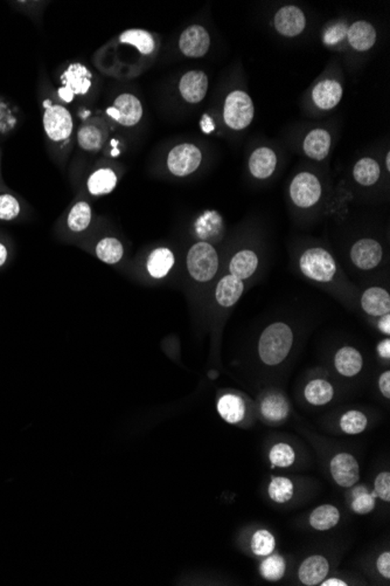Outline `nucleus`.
I'll list each match as a JSON object with an SVG mask.
<instances>
[{
    "mask_svg": "<svg viewBox=\"0 0 390 586\" xmlns=\"http://www.w3.org/2000/svg\"><path fill=\"white\" fill-rule=\"evenodd\" d=\"M294 334L290 327L282 322L269 325L260 335L258 352L262 362L275 367L283 362L290 352Z\"/></svg>",
    "mask_w": 390,
    "mask_h": 586,
    "instance_id": "f257e3e1",
    "label": "nucleus"
},
{
    "mask_svg": "<svg viewBox=\"0 0 390 586\" xmlns=\"http://www.w3.org/2000/svg\"><path fill=\"white\" fill-rule=\"evenodd\" d=\"M186 263L192 278L199 282L211 281L218 272V253L211 243L201 241L189 250Z\"/></svg>",
    "mask_w": 390,
    "mask_h": 586,
    "instance_id": "f03ea898",
    "label": "nucleus"
},
{
    "mask_svg": "<svg viewBox=\"0 0 390 586\" xmlns=\"http://www.w3.org/2000/svg\"><path fill=\"white\" fill-rule=\"evenodd\" d=\"M299 266L302 274L318 282H329L337 272V265L332 255L324 248L314 247L302 255Z\"/></svg>",
    "mask_w": 390,
    "mask_h": 586,
    "instance_id": "7ed1b4c3",
    "label": "nucleus"
},
{
    "mask_svg": "<svg viewBox=\"0 0 390 586\" xmlns=\"http://www.w3.org/2000/svg\"><path fill=\"white\" fill-rule=\"evenodd\" d=\"M223 119L228 127L234 130H242L252 123L254 119V104L248 94L242 90L230 93L225 102Z\"/></svg>",
    "mask_w": 390,
    "mask_h": 586,
    "instance_id": "20e7f679",
    "label": "nucleus"
},
{
    "mask_svg": "<svg viewBox=\"0 0 390 586\" xmlns=\"http://www.w3.org/2000/svg\"><path fill=\"white\" fill-rule=\"evenodd\" d=\"M201 159L203 154L199 148L185 143L171 150L167 157V166L174 176L185 177L193 174L199 168Z\"/></svg>",
    "mask_w": 390,
    "mask_h": 586,
    "instance_id": "39448f33",
    "label": "nucleus"
},
{
    "mask_svg": "<svg viewBox=\"0 0 390 586\" xmlns=\"http://www.w3.org/2000/svg\"><path fill=\"white\" fill-rule=\"evenodd\" d=\"M292 201L302 208H311L317 204L322 196V185L314 174L302 172L297 174L290 186Z\"/></svg>",
    "mask_w": 390,
    "mask_h": 586,
    "instance_id": "423d86ee",
    "label": "nucleus"
},
{
    "mask_svg": "<svg viewBox=\"0 0 390 586\" xmlns=\"http://www.w3.org/2000/svg\"><path fill=\"white\" fill-rule=\"evenodd\" d=\"M43 128L47 136L54 142L65 141L73 132L72 115L62 105L46 107L43 114Z\"/></svg>",
    "mask_w": 390,
    "mask_h": 586,
    "instance_id": "0eeeda50",
    "label": "nucleus"
},
{
    "mask_svg": "<svg viewBox=\"0 0 390 586\" xmlns=\"http://www.w3.org/2000/svg\"><path fill=\"white\" fill-rule=\"evenodd\" d=\"M107 115L124 127L137 124L143 116L141 101L131 94H122L115 100V103L107 109Z\"/></svg>",
    "mask_w": 390,
    "mask_h": 586,
    "instance_id": "6e6552de",
    "label": "nucleus"
},
{
    "mask_svg": "<svg viewBox=\"0 0 390 586\" xmlns=\"http://www.w3.org/2000/svg\"><path fill=\"white\" fill-rule=\"evenodd\" d=\"M211 46L208 32L200 26L193 25L186 28L180 35L179 48L188 58H201L206 55Z\"/></svg>",
    "mask_w": 390,
    "mask_h": 586,
    "instance_id": "1a4fd4ad",
    "label": "nucleus"
},
{
    "mask_svg": "<svg viewBox=\"0 0 390 586\" xmlns=\"http://www.w3.org/2000/svg\"><path fill=\"white\" fill-rule=\"evenodd\" d=\"M331 474L339 486L349 488L359 481V463L353 455L340 453L331 461Z\"/></svg>",
    "mask_w": 390,
    "mask_h": 586,
    "instance_id": "9d476101",
    "label": "nucleus"
},
{
    "mask_svg": "<svg viewBox=\"0 0 390 586\" xmlns=\"http://www.w3.org/2000/svg\"><path fill=\"white\" fill-rule=\"evenodd\" d=\"M382 247L376 240L361 239L354 243L351 251V258L360 270H373L382 260Z\"/></svg>",
    "mask_w": 390,
    "mask_h": 586,
    "instance_id": "9b49d317",
    "label": "nucleus"
},
{
    "mask_svg": "<svg viewBox=\"0 0 390 586\" xmlns=\"http://www.w3.org/2000/svg\"><path fill=\"white\" fill-rule=\"evenodd\" d=\"M276 30L285 37H296L304 31L306 19L304 13L297 6H284L275 16Z\"/></svg>",
    "mask_w": 390,
    "mask_h": 586,
    "instance_id": "f8f14e48",
    "label": "nucleus"
},
{
    "mask_svg": "<svg viewBox=\"0 0 390 586\" xmlns=\"http://www.w3.org/2000/svg\"><path fill=\"white\" fill-rule=\"evenodd\" d=\"M180 93L188 103H199L206 97L208 77L201 70H191L181 77Z\"/></svg>",
    "mask_w": 390,
    "mask_h": 586,
    "instance_id": "ddd939ff",
    "label": "nucleus"
},
{
    "mask_svg": "<svg viewBox=\"0 0 390 586\" xmlns=\"http://www.w3.org/2000/svg\"><path fill=\"white\" fill-rule=\"evenodd\" d=\"M329 562L325 557L320 555L311 556L306 558L299 567V579L305 585H317L329 575Z\"/></svg>",
    "mask_w": 390,
    "mask_h": 586,
    "instance_id": "4468645a",
    "label": "nucleus"
},
{
    "mask_svg": "<svg viewBox=\"0 0 390 586\" xmlns=\"http://www.w3.org/2000/svg\"><path fill=\"white\" fill-rule=\"evenodd\" d=\"M92 74L81 63H73L62 74L63 87L74 95H85L92 87Z\"/></svg>",
    "mask_w": 390,
    "mask_h": 586,
    "instance_id": "2eb2a0df",
    "label": "nucleus"
},
{
    "mask_svg": "<svg viewBox=\"0 0 390 586\" xmlns=\"http://www.w3.org/2000/svg\"><path fill=\"white\" fill-rule=\"evenodd\" d=\"M277 165V157L271 149L258 148L254 151L249 159V169L254 177L267 179L270 177Z\"/></svg>",
    "mask_w": 390,
    "mask_h": 586,
    "instance_id": "dca6fc26",
    "label": "nucleus"
},
{
    "mask_svg": "<svg viewBox=\"0 0 390 586\" xmlns=\"http://www.w3.org/2000/svg\"><path fill=\"white\" fill-rule=\"evenodd\" d=\"M342 88L339 82L334 80H324L314 88L312 99L320 109H332L340 102Z\"/></svg>",
    "mask_w": 390,
    "mask_h": 586,
    "instance_id": "f3484780",
    "label": "nucleus"
},
{
    "mask_svg": "<svg viewBox=\"0 0 390 586\" xmlns=\"http://www.w3.org/2000/svg\"><path fill=\"white\" fill-rule=\"evenodd\" d=\"M361 305L365 312L371 316H383L389 314V293L380 287H371L362 295Z\"/></svg>",
    "mask_w": 390,
    "mask_h": 586,
    "instance_id": "a211bd4d",
    "label": "nucleus"
},
{
    "mask_svg": "<svg viewBox=\"0 0 390 586\" xmlns=\"http://www.w3.org/2000/svg\"><path fill=\"white\" fill-rule=\"evenodd\" d=\"M245 285L240 279L228 275L220 280L215 292V297L218 305L222 307H232L240 300L243 294Z\"/></svg>",
    "mask_w": 390,
    "mask_h": 586,
    "instance_id": "6ab92c4d",
    "label": "nucleus"
},
{
    "mask_svg": "<svg viewBox=\"0 0 390 586\" xmlns=\"http://www.w3.org/2000/svg\"><path fill=\"white\" fill-rule=\"evenodd\" d=\"M347 38L354 50L364 52L374 46L376 32L367 21H356L348 28Z\"/></svg>",
    "mask_w": 390,
    "mask_h": 586,
    "instance_id": "aec40b11",
    "label": "nucleus"
},
{
    "mask_svg": "<svg viewBox=\"0 0 390 586\" xmlns=\"http://www.w3.org/2000/svg\"><path fill=\"white\" fill-rule=\"evenodd\" d=\"M331 147V136L324 129H314L306 136L304 151L310 159L322 161L327 157Z\"/></svg>",
    "mask_w": 390,
    "mask_h": 586,
    "instance_id": "412c9836",
    "label": "nucleus"
},
{
    "mask_svg": "<svg viewBox=\"0 0 390 586\" xmlns=\"http://www.w3.org/2000/svg\"><path fill=\"white\" fill-rule=\"evenodd\" d=\"M338 372L345 377H353L362 369V356L354 347H345L338 351L334 359Z\"/></svg>",
    "mask_w": 390,
    "mask_h": 586,
    "instance_id": "4be33fe9",
    "label": "nucleus"
},
{
    "mask_svg": "<svg viewBox=\"0 0 390 586\" xmlns=\"http://www.w3.org/2000/svg\"><path fill=\"white\" fill-rule=\"evenodd\" d=\"M174 265V255L169 248H157L150 254L147 270L154 279L165 278Z\"/></svg>",
    "mask_w": 390,
    "mask_h": 586,
    "instance_id": "5701e85b",
    "label": "nucleus"
},
{
    "mask_svg": "<svg viewBox=\"0 0 390 586\" xmlns=\"http://www.w3.org/2000/svg\"><path fill=\"white\" fill-rule=\"evenodd\" d=\"M218 411L223 421L229 424H238L245 418V405L241 398L234 394H226L220 398Z\"/></svg>",
    "mask_w": 390,
    "mask_h": 586,
    "instance_id": "b1692460",
    "label": "nucleus"
},
{
    "mask_svg": "<svg viewBox=\"0 0 390 586\" xmlns=\"http://www.w3.org/2000/svg\"><path fill=\"white\" fill-rule=\"evenodd\" d=\"M257 266H258L257 255L253 251L245 250V251L238 252V254L232 259L229 270L233 276L240 280H245V279L250 278L255 273Z\"/></svg>",
    "mask_w": 390,
    "mask_h": 586,
    "instance_id": "393cba45",
    "label": "nucleus"
},
{
    "mask_svg": "<svg viewBox=\"0 0 390 586\" xmlns=\"http://www.w3.org/2000/svg\"><path fill=\"white\" fill-rule=\"evenodd\" d=\"M339 520H340L339 510L331 505H320L310 515V525H312V528L320 532L334 528L339 523Z\"/></svg>",
    "mask_w": 390,
    "mask_h": 586,
    "instance_id": "a878e982",
    "label": "nucleus"
},
{
    "mask_svg": "<svg viewBox=\"0 0 390 586\" xmlns=\"http://www.w3.org/2000/svg\"><path fill=\"white\" fill-rule=\"evenodd\" d=\"M117 184L116 174L111 169H100L89 177V192L94 196H103L110 193Z\"/></svg>",
    "mask_w": 390,
    "mask_h": 586,
    "instance_id": "bb28decb",
    "label": "nucleus"
},
{
    "mask_svg": "<svg viewBox=\"0 0 390 586\" xmlns=\"http://www.w3.org/2000/svg\"><path fill=\"white\" fill-rule=\"evenodd\" d=\"M333 387L324 379H314L305 387L306 401L312 405L322 406L332 401Z\"/></svg>",
    "mask_w": 390,
    "mask_h": 586,
    "instance_id": "cd10ccee",
    "label": "nucleus"
},
{
    "mask_svg": "<svg viewBox=\"0 0 390 586\" xmlns=\"http://www.w3.org/2000/svg\"><path fill=\"white\" fill-rule=\"evenodd\" d=\"M260 411L265 419L278 423L285 419L289 413V405L282 396L271 394L262 401Z\"/></svg>",
    "mask_w": 390,
    "mask_h": 586,
    "instance_id": "c85d7f7f",
    "label": "nucleus"
},
{
    "mask_svg": "<svg viewBox=\"0 0 390 586\" xmlns=\"http://www.w3.org/2000/svg\"><path fill=\"white\" fill-rule=\"evenodd\" d=\"M124 248L119 240L116 238H104L96 246V255L101 261L115 265L122 260Z\"/></svg>",
    "mask_w": 390,
    "mask_h": 586,
    "instance_id": "c756f323",
    "label": "nucleus"
},
{
    "mask_svg": "<svg viewBox=\"0 0 390 586\" xmlns=\"http://www.w3.org/2000/svg\"><path fill=\"white\" fill-rule=\"evenodd\" d=\"M122 43L136 47L142 54H151L154 50V40L149 32L144 30H127L119 37Z\"/></svg>",
    "mask_w": 390,
    "mask_h": 586,
    "instance_id": "7c9ffc66",
    "label": "nucleus"
},
{
    "mask_svg": "<svg viewBox=\"0 0 390 586\" xmlns=\"http://www.w3.org/2000/svg\"><path fill=\"white\" fill-rule=\"evenodd\" d=\"M380 166L376 161L371 159H360L354 166V178L356 181L364 186H371L375 184L380 177Z\"/></svg>",
    "mask_w": 390,
    "mask_h": 586,
    "instance_id": "2f4dec72",
    "label": "nucleus"
},
{
    "mask_svg": "<svg viewBox=\"0 0 390 586\" xmlns=\"http://www.w3.org/2000/svg\"><path fill=\"white\" fill-rule=\"evenodd\" d=\"M221 216L214 211H207L195 223V232L200 239H212L221 230Z\"/></svg>",
    "mask_w": 390,
    "mask_h": 586,
    "instance_id": "473e14b6",
    "label": "nucleus"
},
{
    "mask_svg": "<svg viewBox=\"0 0 390 586\" xmlns=\"http://www.w3.org/2000/svg\"><path fill=\"white\" fill-rule=\"evenodd\" d=\"M92 221V208L88 203L79 201L70 210L68 216V226L73 232L85 231Z\"/></svg>",
    "mask_w": 390,
    "mask_h": 586,
    "instance_id": "72a5a7b5",
    "label": "nucleus"
},
{
    "mask_svg": "<svg viewBox=\"0 0 390 586\" xmlns=\"http://www.w3.org/2000/svg\"><path fill=\"white\" fill-rule=\"evenodd\" d=\"M77 141L82 149L87 151H96L102 148L104 136L99 128L95 125H83L79 130Z\"/></svg>",
    "mask_w": 390,
    "mask_h": 586,
    "instance_id": "f704fd0d",
    "label": "nucleus"
},
{
    "mask_svg": "<svg viewBox=\"0 0 390 586\" xmlns=\"http://www.w3.org/2000/svg\"><path fill=\"white\" fill-rule=\"evenodd\" d=\"M269 496L277 503H285L294 496V485L287 478H272L269 485Z\"/></svg>",
    "mask_w": 390,
    "mask_h": 586,
    "instance_id": "c9c22d12",
    "label": "nucleus"
},
{
    "mask_svg": "<svg viewBox=\"0 0 390 586\" xmlns=\"http://www.w3.org/2000/svg\"><path fill=\"white\" fill-rule=\"evenodd\" d=\"M340 426L346 434H359L367 427V416L359 411H349L341 416Z\"/></svg>",
    "mask_w": 390,
    "mask_h": 586,
    "instance_id": "e433bc0d",
    "label": "nucleus"
},
{
    "mask_svg": "<svg viewBox=\"0 0 390 586\" xmlns=\"http://www.w3.org/2000/svg\"><path fill=\"white\" fill-rule=\"evenodd\" d=\"M276 540L271 532L268 530H258L252 540V550L257 556H269L275 550Z\"/></svg>",
    "mask_w": 390,
    "mask_h": 586,
    "instance_id": "4c0bfd02",
    "label": "nucleus"
},
{
    "mask_svg": "<svg viewBox=\"0 0 390 586\" xmlns=\"http://www.w3.org/2000/svg\"><path fill=\"white\" fill-rule=\"evenodd\" d=\"M285 569H287V565H285V562L280 556H270L260 565L262 576L264 578L272 580V582L283 578Z\"/></svg>",
    "mask_w": 390,
    "mask_h": 586,
    "instance_id": "58836bf2",
    "label": "nucleus"
},
{
    "mask_svg": "<svg viewBox=\"0 0 390 586\" xmlns=\"http://www.w3.org/2000/svg\"><path fill=\"white\" fill-rule=\"evenodd\" d=\"M295 451L290 445L280 443V444L275 445L270 451V461L275 467H282V468L290 467L295 463Z\"/></svg>",
    "mask_w": 390,
    "mask_h": 586,
    "instance_id": "ea45409f",
    "label": "nucleus"
},
{
    "mask_svg": "<svg viewBox=\"0 0 390 586\" xmlns=\"http://www.w3.org/2000/svg\"><path fill=\"white\" fill-rule=\"evenodd\" d=\"M375 498L376 494L368 493L366 488H359L352 502V509L360 515L369 514L375 508Z\"/></svg>",
    "mask_w": 390,
    "mask_h": 586,
    "instance_id": "a19ab883",
    "label": "nucleus"
},
{
    "mask_svg": "<svg viewBox=\"0 0 390 586\" xmlns=\"http://www.w3.org/2000/svg\"><path fill=\"white\" fill-rule=\"evenodd\" d=\"M19 201L11 194H1L0 196V220L14 219L19 216Z\"/></svg>",
    "mask_w": 390,
    "mask_h": 586,
    "instance_id": "79ce46f5",
    "label": "nucleus"
},
{
    "mask_svg": "<svg viewBox=\"0 0 390 586\" xmlns=\"http://www.w3.org/2000/svg\"><path fill=\"white\" fill-rule=\"evenodd\" d=\"M375 494L383 501H390V473L383 472L375 480Z\"/></svg>",
    "mask_w": 390,
    "mask_h": 586,
    "instance_id": "37998d69",
    "label": "nucleus"
},
{
    "mask_svg": "<svg viewBox=\"0 0 390 586\" xmlns=\"http://www.w3.org/2000/svg\"><path fill=\"white\" fill-rule=\"evenodd\" d=\"M347 34V26L345 23H336L327 28L324 34V43L326 45H336Z\"/></svg>",
    "mask_w": 390,
    "mask_h": 586,
    "instance_id": "c03bdc74",
    "label": "nucleus"
},
{
    "mask_svg": "<svg viewBox=\"0 0 390 586\" xmlns=\"http://www.w3.org/2000/svg\"><path fill=\"white\" fill-rule=\"evenodd\" d=\"M16 122V119L12 117L8 105L0 100V134L8 132L10 129L14 127Z\"/></svg>",
    "mask_w": 390,
    "mask_h": 586,
    "instance_id": "a18cd8bd",
    "label": "nucleus"
},
{
    "mask_svg": "<svg viewBox=\"0 0 390 586\" xmlns=\"http://www.w3.org/2000/svg\"><path fill=\"white\" fill-rule=\"evenodd\" d=\"M376 567L379 570L380 574L384 578H390V554L389 552H383L382 555H380L376 562Z\"/></svg>",
    "mask_w": 390,
    "mask_h": 586,
    "instance_id": "49530a36",
    "label": "nucleus"
},
{
    "mask_svg": "<svg viewBox=\"0 0 390 586\" xmlns=\"http://www.w3.org/2000/svg\"><path fill=\"white\" fill-rule=\"evenodd\" d=\"M380 391L386 398H390V372L386 371L381 374L379 381Z\"/></svg>",
    "mask_w": 390,
    "mask_h": 586,
    "instance_id": "de8ad7c7",
    "label": "nucleus"
},
{
    "mask_svg": "<svg viewBox=\"0 0 390 586\" xmlns=\"http://www.w3.org/2000/svg\"><path fill=\"white\" fill-rule=\"evenodd\" d=\"M201 129H203V132H206V134H211L213 130L215 129L214 122L212 120L211 117L208 115H203V119H201Z\"/></svg>",
    "mask_w": 390,
    "mask_h": 586,
    "instance_id": "09e8293b",
    "label": "nucleus"
},
{
    "mask_svg": "<svg viewBox=\"0 0 390 586\" xmlns=\"http://www.w3.org/2000/svg\"><path fill=\"white\" fill-rule=\"evenodd\" d=\"M379 354L383 358H390V341L384 340L379 345Z\"/></svg>",
    "mask_w": 390,
    "mask_h": 586,
    "instance_id": "8fccbe9b",
    "label": "nucleus"
},
{
    "mask_svg": "<svg viewBox=\"0 0 390 586\" xmlns=\"http://www.w3.org/2000/svg\"><path fill=\"white\" fill-rule=\"evenodd\" d=\"M379 328L381 332H384L387 335L390 334V315L386 314L383 315L382 320L380 321Z\"/></svg>",
    "mask_w": 390,
    "mask_h": 586,
    "instance_id": "3c124183",
    "label": "nucleus"
},
{
    "mask_svg": "<svg viewBox=\"0 0 390 586\" xmlns=\"http://www.w3.org/2000/svg\"><path fill=\"white\" fill-rule=\"evenodd\" d=\"M59 97H60L62 101H65V102H72L75 95L72 92H69L68 89L61 87V88L59 89Z\"/></svg>",
    "mask_w": 390,
    "mask_h": 586,
    "instance_id": "603ef678",
    "label": "nucleus"
},
{
    "mask_svg": "<svg viewBox=\"0 0 390 586\" xmlns=\"http://www.w3.org/2000/svg\"><path fill=\"white\" fill-rule=\"evenodd\" d=\"M322 586H347V584L344 582V580H340V579L337 578H331L327 579L325 582L322 583Z\"/></svg>",
    "mask_w": 390,
    "mask_h": 586,
    "instance_id": "864d4df0",
    "label": "nucleus"
},
{
    "mask_svg": "<svg viewBox=\"0 0 390 586\" xmlns=\"http://www.w3.org/2000/svg\"><path fill=\"white\" fill-rule=\"evenodd\" d=\"M6 259H8V250L3 243H0V266L4 265Z\"/></svg>",
    "mask_w": 390,
    "mask_h": 586,
    "instance_id": "5fc2aeb1",
    "label": "nucleus"
},
{
    "mask_svg": "<svg viewBox=\"0 0 390 586\" xmlns=\"http://www.w3.org/2000/svg\"><path fill=\"white\" fill-rule=\"evenodd\" d=\"M387 168L390 170V154H387Z\"/></svg>",
    "mask_w": 390,
    "mask_h": 586,
    "instance_id": "6e6d98bb",
    "label": "nucleus"
}]
</instances>
